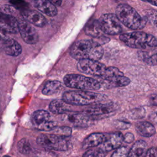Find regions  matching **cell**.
Here are the masks:
<instances>
[{
	"instance_id": "obj_1",
	"label": "cell",
	"mask_w": 157,
	"mask_h": 157,
	"mask_svg": "<svg viewBox=\"0 0 157 157\" xmlns=\"http://www.w3.org/2000/svg\"><path fill=\"white\" fill-rule=\"evenodd\" d=\"M104 53V50L99 42L93 40H80L75 42L71 47V55L77 60L88 59L99 60Z\"/></svg>"
},
{
	"instance_id": "obj_2",
	"label": "cell",
	"mask_w": 157,
	"mask_h": 157,
	"mask_svg": "<svg viewBox=\"0 0 157 157\" xmlns=\"http://www.w3.org/2000/svg\"><path fill=\"white\" fill-rule=\"evenodd\" d=\"M116 15L122 24L133 30L141 29L146 25V20L133 7L126 4H120L117 7Z\"/></svg>"
},
{
	"instance_id": "obj_3",
	"label": "cell",
	"mask_w": 157,
	"mask_h": 157,
	"mask_svg": "<svg viewBox=\"0 0 157 157\" xmlns=\"http://www.w3.org/2000/svg\"><path fill=\"white\" fill-rule=\"evenodd\" d=\"M106 96L86 90L68 91L63 94V99L72 105H86L105 99Z\"/></svg>"
},
{
	"instance_id": "obj_4",
	"label": "cell",
	"mask_w": 157,
	"mask_h": 157,
	"mask_svg": "<svg viewBox=\"0 0 157 157\" xmlns=\"http://www.w3.org/2000/svg\"><path fill=\"white\" fill-rule=\"evenodd\" d=\"M120 39L127 46L134 48L144 49L157 46V39L153 36L143 32L122 34L120 36Z\"/></svg>"
},
{
	"instance_id": "obj_5",
	"label": "cell",
	"mask_w": 157,
	"mask_h": 157,
	"mask_svg": "<svg viewBox=\"0 0 157 157\" xmlns=\"http://www.w3.org/2000/svg\"><path fill=\"white\" fill-rule=\"evenodd\" d=\"M63 80L66 86L81 90H98L101 87L98 80L76 74L66 75Z\"/></svg>"
},
{
	"instance_id": "obj_6",
	"label": "cell",
	"mask_w": 157,
	"mask_h": 157,
	"mask_svg": "<svg viewBox=\"0 0 157 157\" xmlns=\"http://www.w3.org/2000/svg\"><path fill=\"white\" fill-rule=\"evenodd\" d=\"M99 83L106 88L121 87L130 83V79L124 75V74L118 68L113 66L106 68L104 74L100 77Z\"/></svg>"
},
{
	"instance_id": "obj_7",
	"label": "cell",
	"mask_w": 157,
	"mask_h": 157,
	"mask_svg": "<svg viewBox=\"0 0 157 157\" xmlns=\"http://www.w3.org/2000/svg\"><path fill=\"white\" fill-rule=\"evenodd\" d=\"M69 137H61L55 134H41L37 138V143L40 146L57 151H65L71 147Z\"/></svg>"
},
{
	"instance_id": "obj_8",
	"label": "cell",
	"mask_w": 157,
	"mask_h": 157,
	"mask_svg": "<svg viewBox=\"0 0 157 157\" xmlns=\"http://www.w3.org/2000/svg\"><path fill=\"white\" fill-rule=\"evenodd\" d=\"M115 110L116 107L113 103H97L83 112L93 121H95L111 116Z\"/></svg>"
},
{
	"instance_id": "obj_9",
	"label": "cell",
	"mask_w": 157,
	"mask_h": 157,
	"mask_svg": "<svg viewBox=\"0 0 157 157\" xmlns=\"http://www.w3.org/2000/svg\"><path fill=\"white\" fill-rule=\"evenodd\" d=\"M31 121L34 126L40 131H52L56 126L55 122L51 120L50 113L44 110L35 111L31 116Z\"/></svg>"
},
{
	"instance_id": "obj_10",
	"label": "cell",
	"mask_w": 157,
	"mask_h": 157,
	"mask_svg": "<svg viewBox=\"0 0 157 157\" xmlns=\"http://www.w3.org/2000/svg\"><path fill=\"white\" fill-rule=\"evenodd\" d=\"M99 21L103 33L106 34L117 35L121 32V22L116 14H104L101 17Z\"/></svg>"
},
{
	"instance_id": "obj_11",
	"label": "cell",
	"mask_w": 157,
	"mask_h": 157,
	"mask_svg": "<svg viewBox=\"0 0 157 157\" xmlns=\"http://www.w3.org/2000/svg\"><path fill=\"white\" fill-rule=\"evenodd\" d=\"M77 67L82 73L97 77L102 76L107 68L104 64L98 61L88 59L79 60Z\"/></svg>"
},
{
	"instance_id": "obj_12",
	"label": "cell",
	"mask_w": 157,
	"mask_h": 157,
	"mask_svg": "<svg viewBox=\"0 0 157 157\" xmlns=\"http://www.w3.org/2000/svg\"><path fill=\"white\" fill-rule=\"evenodd\" d=\"M18 31V22L11 15L0 12V37L6 39L7 34H15Z\"/></svg>"
},
{
	"instance_id": "obj_13",
	"label": "cell",
	"mask_w": 157,
	"mask_h": 157,
	"mask_svg": "<svg viewBox=\"0 0 157 157\" xmlns=\"http://www.w3.org/2000/svg\"><path fill=\"white\" fill-rule=\"evenodd\" d=\"M18 32L24 41L29 44H34L39 40L37 31L31 23L23 20L18 22Z\"/></svg>"
},
{
	"instance_id": "obj_14",
	"label": "cell",
	"mask_w": 157,
	"mask_h": 157,
	"mask_svg": "<svg viewBox=\"0 0 157 157\" xmlns=\"http://www.w3.org/2000/svg\"><path fill=\"white\" fill-rule=\"evenodd\" d=\"M64 120L71 123L75 126L86 127L90 126L94 121L85 113H67L63 116Z\"/></svg>"
},
{
	"instance_id": "obj_15",
	"label": "cell",
	"mask_w": 157,
	"mask_h": 157,
	"mask_svg": "<svg viewBox=\"0 0 157 157\" xmlns=\"http://www.w3.org/2000/svg\"><path fill=\"white\" fill-rule=\"evenodd\" d=\"M123 142V135L121 132H113L106 134L104 142L99 147L105 152H109L113 149L120 147Z\"/></svg>"
},
{
	"instance_id": "obj_16",
	"label": "cell",
	"mask_w": 157,
	"mask_h": 157,
	"mask_svg": "<svg viewBox=\"0 0 157 157\" xmlns=\"http://www.w3.org/2000/svg\"><path fill=\"white\" fill-rule=\"evenodd\" d=\"M21 15L25 20L38 27H43L47 23V20L42 13L35 10L25 9L21 10Z\"/></svg>"
},
{
	"instance_id": "obj_17",
	"label": "cell",
	"mask_w": 157,
	"mask_h": 157,
	"mask_svg": "<svg viewBox=\"0 0 157 157\" xmlns=\"http://www.w3.org/2000/svg\"><path fill=\"white\" fill-rule=\"evenodd\" d=\"M106 137V134L101 132H94L89 135L85 139L82 143L83 149H90L102 144Z\"/></svg>"
},
{
	"instance_id": "obj_18",
	"label": "cell",
	"mask_w": 157,
	"mask_h": 157,
	"mask_svg": "<svg viewBox=\"0 0 157 157\" xmlns=\"http://www.w3.org/2000/svg\"><path fill=\"white\" fill-rule=\"evenodd\" d=\"M33 4L39 11L49 17L57 14L56 7L47 0H33Z\"/></svg>"
},
{
	"instance_id": "obj_19",
	"label": "cell",
	"mask_w": 157,
	"mask_h": 157,
	"mask_svg": "<svg viewBox=\"0 0 157 157\" xmlns=\"http://www.w3.org/2000/svg\"><path fill=\"white\" fill-rule=\"evenodd\" d=\"M71 104L62 99H55L52 101L49 105L50 110L55 114H65L71 111Z\"/></svg>"
},
{
	"instance_id": "obj_20",
	"label": "cell",
	"mask_w": 157,
	"mask_h": 157,
	"mask_svg": "<svg viewBox=\"0 0 157 157\" xmlns=\"http://www.w3.org/2000/svg\"><path fill=\"white\" fill-rule=\"evenodd\" d=\"M3 50L7 55L12 56H18L22 51L21 45L16 40L9 37L5 40Z\"/></svg>"
},
{
	"instance_id": "obj_21",
	"label": "cell",
	"mask_w": 157,
	"mask_h": 157,
	"mask_svg": "<svg viewBox=\"0 0 157 157\" xmlns=\"http://www.w3.org/2000/svg\"><path fill=\"white\" fill-rule=\"evenodd\" d=\"M136 131L143 137H150L156 132L154 126L148 121H140L135 124Z\"/></svg>"
},
{
	"instance_id": "obj_22",
	"label": "cell",
	"mask_w": 157,
	"mask_h": 157,
	"mask_svg": "<svg viewBox=\"0 0 157 157\" xmlns=\"http://www.w3.org/2000/svg\"><path fill=\"white\" fill-rule=\"evenodd\" d=\"M147 151V145L144 140L136 141L129 151L128 157H144Z\"/></svg>"
},
{
	"instance_id": "obj_23",
	"label": "cell",
	"mask_w": 157,
	"mask_h": 157,
	"mask_svg": "<svg viewBox=\"0 0 157 157\" xmlns=\"http://www.w3.org/2000/svg\"><path fill=\"white\" fill-rule=\"evenodd\" d=\"M85 31L87 35L95 38L101 37L104 33L99 20H93L86 24L85 28Z\"/></svg>"
},
{
	"instance_id": "obj_24",
	"label": "cell",
	"mask_w": 157,
	"mask_h": 157,
	"mask_svg": "<svg viewBox=\"0 0 157 157\" xmlns=\"http://www.w3.org/2000/svg\"><path fill=\"white\" fill-rule=\"evenodd\" d=\"M63 88L61 82L57 80L48 81L44 86L42 93L47 96H51L58 93Z\"/></svg>"
},
{
	"instance_id": "obj_25",
	"label": "cell",
	"mask_w": 157,
	"mask_h": 157,
	"mask_svg": "<svg viewBox=\"0 0 157 157\" xmlns=\"http://www.w3.org/2000/svg\"><path fill=\"white\" fill-rule=\"evenodd\" d=\"M107 152L102 150L100 147H94L88 149L83 155V157H105Z\"/></svg>"
},
{
	"instance_id": "obj_26",
	"label": "cell",
	"mask_w": 157,
	"mask_h": 157,
	"mask_svg": "<svg viewBox=\"0 0 157 157\" xmlns=\"http://www.w3.org/2000/svg\"><path fill=\"white\" fill-rule=\"evenodd\" d=\"M53 134L56 135L64 137H69L71 135L72 129L69 126H61V127H55L53 130Z\"/></svg>"
},
{
	"instance_id": "obj_27",
	"label": "cell",
	"mask_w": 157,
	"mask_h": 157,
	"mask_svg": "<svg viewBox=\"0 0 157 157\" xmlns=\"http://www.w3.org/2000/svg\"><path fill=\"white\" fill-rule=\"evenodd\" d=\"M17 148L20 153L25 155L29 153L31 150V145L28 140L26 139H23L18 142Z\"/></svg>"
},
{
	"instance_id": "obj_28",
	"label": "cell",
	"mask_w": 157,
	"mask_h": 157,
	"mask_svg": "<svg viewBox=\"0 0 157 157\" xmlns=\"http://www.w3.org/2000/svg\"><path fill=\"white\" fill-rule=\"evenodd\" d=\"M129 150L127 147H120L115 149L111 157H128Z\"/></svg>"
},
{
	"instance_id": "obj_29",
	"label": "cell",
	"mask_w": 157,
	"mask_h": 157,
	"mask_svg": "<svg viewBox=\"0 0 157 157\" xmlns=\"http://www.w3.org/2000/svg\"><path fill=\"white\" fill-rule=\"evenodd\" d=\"M146 19L153 26L157 28V11L150 10L147 13Z\"/></svg>"
},
{
	"instance_id": "obj_30",
	"label": "cell",
	"mask_w": 157,
	"mask_h": 157,
	"mask_svg": "<svg viewBox=\"0 0 157 157\" xmlns=\"http://www.w3.org/2000/svg\"><path fill=\"white\" fill-rule=\"evenodd\" d=\"M10 2L15 9L21 10L27 9L28 4L24 0H10Z\"/></svg>"
},
{
	"instance_id": "obj_31",
	"label": "cell",
	"mask_w": 157,
	"mask_h": 157,
	"mask_svg": "<svg viewBox=\"0 0 157 157\" xmlns=\"http://www.w3.org/2000/svg\"><path fill=\"white\" fill-rule=\"evenodd\" d=\"M15 10H16V9L12 5L5 4L4 6H2L1 8V13H5V14H8V15H12V14L15 13Z\"/></svg>"
},
{
	"instance_id": "obj_32",
	"label": "cell",
	"mask_w": 157,
	"mask_h": 157,
	"mask_svg": "<svg viewBox=\"0 0 157 157\" xmlns=\"http://www.w3.org/2000/svg\"><path fill=\"white\" fill-rule=\"evenodd\" d=\"M145 63L150 66H156L157 65V53L144 59Z\"/></svg>"
},
{
	"instance_id": "obj_33",
	"label": "cell",
	"mask_w": 157,
	"mask_h": 157,
	"mask_svg": "<svg viewBox=\"0 0 157 157\" xmlns=\"http://www.w3.org/2000/svg\"><path fill=\"white\" fill-rule=\"evenodd\" d=\"M134 140V136L133 134L131 132H128L125 134L124 136H123V142H125L126 143L130 144Z\"/></svg>"
},
{
	"instance_id": "obj_34",
	"label": "cell",
	"mask_w": 157,
	"mask_h": 157,
	"mask_svg": "<svg viewBox=\"0 0 157 157\" xmlns=\"http://www.w3.org/2000/svg\"><path fill=\"white\" fill-rule=\"evenodd\" d=\"M156 153L155 148L152 147L147 150L144 157H156Z\"/></svg>"
},
{
	"instance_id": "obj_35",
	"label": "cell",
	"mask_w": 157,
	"mask_h": 157,
	"mask_svg": "<svg viewBox=\"0 0 157 157\" xmlns=\"http://www.w3.org/2000/svg\"><path fill=\"white\" fill-rule=\"evenodd\" d=\"M150 103L153 106H157V94H152L150 97Z\"/></svg>"
},
{
	"instance_id": "obj_36",
	"label": "cell",
	"mask_w": 157,
	"mask_h": 157,
	"mask_svg": "<svg viewBox=\"0 0 157 157\" xmlns=\"http://www.w3.org/2000/svg\"><path fill=\"white\" fill-rule=\"evenodd\" d=\"M149 120L154 123H157V112L151 113L149 115Z\"/></svg>"
},
{
	"instance_id": "obj_37",
	"label": "cell",
	"mask_w": 157,
	"mask_h": 157,
	"mask_svg": "<svg viewBox=\"0 0 157 157\" xmlns=\"http://www.w3.org/2000/svg\"><path fill=\"white\" fill-rule=\"evenodd\" d=\"M55 6H59L61 4L62 0H47Z\"/></svg>"
},
{
	"instance_id": "obj_38",
	"label": "cell",
	"mask_w": 157,
	"mask_h": 157,
	"mask_svg": "<svg viewBox=\"0 0 157 157\" xmlns=\"http://www.w3.org/2000/svg\"><path fill=\"white\" fill-rule=\"evenodd\" d=\"M142 1L149 2V3H150L152 5L157 6V0H142Z\"/></svg>"
},
{
	"instance_id": "obj_39",
	"label": "cell",
	"mask_w": 157,
	"mask_h": 157,
	"mask_svg": "<svg viewBox=\"0 0 157 157\" xmlns=\"http://www.w3.org/2000/svg\"><path fill=\"white\" fill-rule=\"evenodd\" d=\"M4 41L5 39L0 37V51L4 49Z\"/></svg>"
},
{
	"instance_id": "obj_40",
	"label": "cell",
	"mask_w": 157,
	"mask_h": 157,
	"mask_svg": "<svg viewBox=\"0 0 157 157\" xmlns=\"http://www.w3.org/2000/svg\"><path fill=\"white\" fill-rule=\"evenodd\" d=\"M156 156H157V148H156Z\"/></svg>"
},
{
	"instance_id": "obj_41",
	"label": "cell",
	"mask_w": 157,
	"mask_h": 157,
	"mask_svg": "<svg viewBox=\"0 0 157 157\" xmlns=\"http://www.w3.org/2000/svg\"><path fill=\"white\" fill-rule=\"evenodd\" d=\"M4 157H10V156H4Z\"/></svg>"
}]
</instances>
